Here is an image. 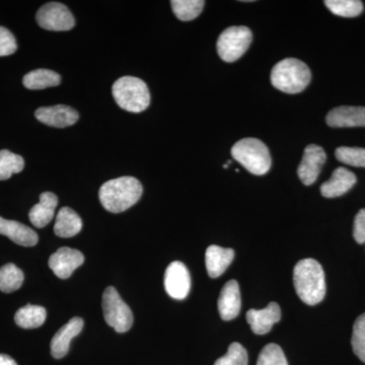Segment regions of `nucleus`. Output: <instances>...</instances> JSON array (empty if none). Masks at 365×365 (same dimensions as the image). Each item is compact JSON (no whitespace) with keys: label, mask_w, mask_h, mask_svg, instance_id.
<instances>
[{"label":"nucleus","mask_w":365,"mask_h":365,"mask_svg":"<svg viewBox=\"0 0 365 365\" xmlns=\"http://www.w3.org/2000/svg\"><path fill=\"white\" fill-rule=\"evenodd\" d=\"M215 365H248V353L240 343H232L227 354L216 360Z\"/></svg>","instance_id":"31"},{"label":"nucleus","mask_w":365,"mask_h":365,"mask_svg":"<svg viewBox=\"0 0 365 365\" xmlns=\"http://www.w3.org/2000/svg\"><path fill=\"white\" fill-rule=\"evenodd\" d=\"M353 237L359 244H365V208L355 216Z\"/></svg>","instance_id":"33"},{"label":"nucleus","mask_w":365,"mask_h":365,"mask_svg":"<svg viewBox=\"0 0 365 365\" xmlns=\"http://www.w3.org/2000/svg\"><path fill=\"white\" fill-rule=\"evenodd\" d=\"M336 158L345 165L365 168V148L342 146L335 151Z\"/></svg>","instance_id":"28"},{"label":"nucleus","mask_w":365,"mask_h":365,"mask_svg":"<svg viewBox=\"0 0 365 365\" xmlns=\"http://www.w3.org/2000/svg\"><path fill=\"white\" fill-rule=\"evenodd\" d=\"M232 158L252 174L262 176L271 168V155L267 146L256 138H244L232 148Z\"/></svg>","instance_id":"5"},{"label":"nucleus","mask_w":365,"mask_h":365,"mask_svg":"<svg viewBox=\"0 0 365 365\" xmlns=\"http://www.w3.org/2000/svg\"><path fill=\"white\" fill-rule=\"evenodd\" d=\"M61 83V76L49 69H36L29 72L23 78L24 86L29 90H44L57 86Z\"/></svg>","instance_id":"22"},{"label":"nucleus","mask_w":365,"mask_h":365,"mask_svg":"<svg viewBox=\"0 0 365 365\" xmlns=\"http://www.w3.org/2000/svg\"><path fill=\"white\" fill-rule=\"evenodd\" d=\"M252 40L253 35L247 26H230L218 38V55L223 61H237L249 49Z\"/></svg>","instance_id":"6"},{"label":"nucleus","mask_w":365,"mask_h":365,"mask_svg":"<svg viewBox=\"0 0 365 365\" xmlns=\"http://www.w3.org/2000/svg\"><path fill=\"white\" fill-rule=\"evenodd\" d=\"M83 262L85 257L83 253L78 250L63 247L51 255L49 267L60 279H67L76 269L83 265Z\"/></svg>","instance_id":"11"},{"label":"nucleus","mask_w":365,"mask_h":365,"mask_svg":"<svg viewBox=\"0 0 365 365\" xmlns=\"http://www.w3.org/2000/svg\"><path fill=\"white\" fill-rule=\"evenodd\" d=\"M58 205V198L51 192H44L40 195V202L34 205L29 213V218L34 227H45L52 222Z\"/></svg>","instance_id":"19"},{"label":"nucleus","mask_w":365,"mask_h":365,"mask_svg":"<svg viewBox=\"0 0 365 365\" xmlns=\"http://www.w3.org/2000/svg\"><path fill=\"white\" fill-rule=\"evenodd\" d=\"M234 259L235 251L232 249H225L215 245L208 247L205 254L208 275L211 278L220 277L225 273Z\"/></svg>","instance_id":"20"},{"label":"nucleus","mask_w":365,"mask_h":365,"mask_svg":"<svg viewBox=\"0 0 365 365\" xmlns=\"http://www.w3.org/2000/svg\"><path fill=\"white\" fill-rule=\"evenodd\" d=\"M257 365H288V362L280 346L271 343L262 350Z\"/></svg>","instance_id":"30"},{"label":"nucleus","mask_w":365,"mask_h":365,"mask_svg":"<svg viewBox=\"0 0 365 365\" xmlns=\"http://www.w3.org/2000/svg\"><path fill=\"white\" fill-rule=\"evenodd\" d=\"M294 284L297 294L309 306L318 304L326 295L325 273L314 259H304L295 265Z\"/></svg>","instance_id":"2"},{"label":"nucleus","mask_w":365,"mask_h":365,"mask_svg":"<svg viewBox=\"0 0 365 365\" xmlns=\"http://www.w3.org/2000/svg\"><path fill=\"white\" fill-rule=\"evenodd\" d=\"M356 176L345 168L334 170L332 177L321 186L322 195L326 198H336L344 195L356 184Z\"/></svg>","instance_id":"17"},{"label":"nucleus","mask_w":365,"mask_h":365,"mask_svg":"<svg viewBox=\"0 0 365 365\" xmlns=\"http://www.w3.org/2000/svg\"><path fill=\"white\" fill-rule=\"evenodd\" d=\"M143 192V185L136 178L121 177L103 184L98 197L106 210L120 213L138 202Z\"/></svg>","instance_id":"1"},{"label":"nucleus","mask_w":365,"mask_h":365,"mask_svg":"<svg viewBox=\"0 0 365 365\" xmlns=\"http://www.w3.org/2000/svg\"><path fill=\"white\" fill-rule=\"evenodd\" d=\"M103 311L108 325L118 333L130 330L133 324V314L130 307L125 304L114 287L106 288L103 294Z\"/></svg>","instance_id":"7"},{"label":"nucleus","mask_w":365,"mask_h":365,"mask_svg":"<svg viewBox=\"0 0 365 365\" xmlns=\"http://www.w3.org/2000/svg\"><path fill=\"white\" fill-rule=\"evenodd\" d=\"M173 11L179 20L189 21L194 20L202 13L205 1L203 0H173L170 1Z\"/></svg>","instance_id":"26"},{"label":"nucleus","mask_w":365,"mask_h":365,"mask_svg":"<svg viewBox=\"0 0 365 365\" xmlns=\"http://www.w3.org/2000/svg\"><path fill=\"white\" fill-rule=\"evenodd\" d=\"M41 28L54 32L69 31L76 26V20L68 7L59 2H49L41 7L36 14Z\"/></svg>","instance_id":"8"},{"label":"nucleus","mask_w":365,"mask_h":365,"mask_svg":"<svg viewBox=\"0 0 365 365\" xmlns=\"http://www.w3.org/2000/svg\"><path fill=\"white\" fill-rule=\"evenodd\" d=\"M326 6L336 16L354 18L364 11V4L359 0H326Z\"/></svg>","instance_id":"27"},{"label":"nucleus","mask_w":365,"mask_h":365,"mask_svg":"<svg viewBox=\"0 0 365 365\" xmlns=\"http://www.w3.org/2000/svg\"><path fill=\"white\" fill-rule=\"evenodd\" d=\"M0 365H18L11 356L6 354H0Z\"/></svg>","instance_id":"34"},{"label":"nucleus","mask_w":365,"mask_h":365,"mask_svg":"<svg viewBox=\"0 0 365 365\" xmlns=\"http://www.w3.org/2000/svg\"><path fill=\"white\" fill-rule=\"evenodd\" d=\"M113 97L117 105L125 111L140 113L150 104V93L143 79L134 76H123L112 86Z\"/></svg>","instance_id":"4"},{"label":"nucleus","mask_w":365,"mask_h":365,"mask_svg":"<svg viewBox=\"0 0 365 365\" xmlns=\"http://www.w3.org/2000/svg\"><path fill=\"white\" fill-rule=\"evenodd\" d=\"M35 116L41 123L56 128H66L78 122L79 115L73 108L66 105L39 108Z\"/></svg>","instance_id":"12"},{"label":"nucleus","mask_w":365,"mask_h":365,"mask_svg":"<svg viewBox=\"0 0 365 365\" xmlns=\"http://www.w3.org/2000/svg\"><path fill=\"white\" fill-rule=\"evenodd\" d=\"M165 288L173 299L181 300L188 297L191 277L188 269L182 262H173L168 266L165 273Z\"/></svg>","instance_id":"9"},{"label":"nucleus","mask_w":365,"mask_h":365,"mask_svg":"<svg viewBox=\"0 0 365 365\" xmlns=\"http://www.w3.org/2000/svg\"><path fill=\"white\" fill-rule=\"evenodd\" d=\"M83 222L76 211L69 207L60 209L54 225V232L57 237H72L81 232Z\"/></svg>","instance_id":"21"},{"label":"nucleus","mask_w":365,"mask_h":365,"mask_svg":"<svg viewBox=\"0 0 365 365\" xmlns=\"http://www.w3.org/2000/svg\"><path fill=\"white\" fill-rule=\"evenodd\" d=\"M25 168V160L21 155L7 150H0V181H6L14 174H19Z\"/></svg>","instance_id":"25"},{"label":"nucleus","mask_w":365,"mask_h":365,"mask_svg":"<svg viewBox=\"0 0 365 365\" xmlns=\"http://www.w3.org/2000/svg\"><path fill=\"white\" fill-rule=\"evenodd\" d=\"M281 309L276 302H270L265 309H250L247 313V321L252 331L257 335H265L270 332L272 327L280 321Z\"/></svg>","instance_id":"13"},{"label":"nucleus","mask_w":365,"mask_h":365,"mask_svg":"<svg viewBox=\"0 0 365 365\" xmlns=\"http://www.w3.org/2000/svg\"><path fill=\"white\" fill-rule=\"evenodd\" d=\"M326 160L327 155L323 148L317 144H309L307 146L302 163L297 170L300 181L306 186L313 185L318 179Z\"/></svg>","instance_id":"10"},{"label":"nucleus","mask_w":365,"mask_h":365,"mask_svg":"<svg viewBox=\"0 0 365 365\" xmlns=\"http://www.w3.org/2000/svg\"><path fill=\"white\" fill-rule=\"evenodd\" d=\"M242 299L239 283L230 280L225 283L218 299V312L223 321H232L241 312Z\"/></svg>","instance_id":"15"},{"label":"nucleus","mask_w":365,"mask_h":365,"mask_svg":"<svg viewBox=\"0 0 365 365\" xmlns=\"http://www.w3.org/2000/svg\"><path fill=\"white\" fill-rule=\"evenodd\" d=\"M327 124L335 128L365 127V108L342 106L328 113Z\"/></svg>","instance_id":"14"},{"label":"nucleus","mask_w":365,"mask_h":365,"mask_svg":"<svg viewBox=\"0 0 365 365\" xmlns=\"http://www.w3.org/2000/svg\"><path fill=\"white\" fill-rule=\"evenodd\" d=\"M0 235H6L16 244L23 247H34L39 241L38 235L32 228L16 220L0 217Z\"/></svg>","instance_id":"18"},{"label":"nucleus","mask_w":365,"mask_h":365,"mask_svg":"<svg viewBox=\"0 0 365 365\" xmlns=\"http://www.w3.org/2000/svg\"><path fill=\"white\" fill-rule=\"evenodd\" d=\"M311 78V71L307 64L294 58L281 60L271 72L274 88L287 93H299L306 90Z\"/></svg>","instance_id":"3"},{"label":"nucleus","mask_w":365,"mask_h":365,"mask_svg":"<svg viewBox=\"0 0 365 365\" xmlns=\"http://www.w3.org/2000/svg\"><path fill=\"white\" fill-rule=\"evenodd\" d=\"M351 344L355 355L365 364V313L355 321L353 326Z\"/></svg>","instance_id":"29"},{"label":"nucleus","mask_w":365,"mask_h":365,"mask_svg":"<svg viewBox=\"0 0 365 365\" xmlns=\"http://www.w3.org/2000/svg\"><path fill=\"white\" fill-rule=\"evenodd\" d=\"M18 49L16 38L11 31L0 26V57L14 54Z\"/></svg>","instance_id":"32"},{"label":"nucleus","mask_w":365,"mask_h":365,"mask_svg":"<svg viewBox=\"0 0 365 365\" xmlns=\"http://www.w3.org/2000/svg\"><path fill=\"white\" fill-rule=\"evenodd\" d=\"M83 319L76 317L71 319L66 326L55 334L51 341V354L54 359H63L68 353L71 340L83 331Z\"/></svg>","instance_id":"16"},{"label":"nucleus","mask_w":365,"mask_h":365,"mask_svg":"<svg viewBox=\"0 0 365 365\" xmlns=\"http://www.w3.org/2000/svg\"><path fill=\"white\" fill-rule=\"evenodd\" d=\"M24 276L23 271L16 267L14 264H6L0 268V290L6 294L16 292L20 289L23 285Z\"/></svg>","instance_id":"24"},{"label":"nucleus","mask_w":365,"mask_h":365,"mask_svg":"<svg viewBox=\"0 0 365 365\" xmlns=\"http://www.w3.org/2000/svg\"><path fill=\"white\" fill-rule=\"evenodd\" d=\"M47 312L43 307L26 304L16 313L14 321L23 329L39 328L45 323Z\"/></svg>","instance_id":"23"}]
</instances>
